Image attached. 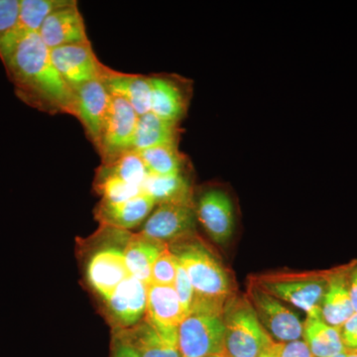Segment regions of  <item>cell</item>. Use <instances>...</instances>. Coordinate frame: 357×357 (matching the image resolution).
<instances>
[{
	"label": "cell",
	"mask_w": 357,
	"mask_h": 357,
	"mask_svg": "<svg viewBox=\"0 0 357 357\" xmlns=\"http://www.w3.org/2000/svg\"><path fill=\"white\" fill-rule=\"evenodd\" d=\"M0 59L26 105L52 115H72L73 89L59 74L38 33L16 27L0 38Z\"/></svg>",
	"instance_id": "6da1fadb"
},
{
	"label": "cell",
	"mask_w": 357,
	"mask_h": 357,
	"mask_svg": "<svg viewBox=\"0 0 357 357\" xmlns=\"http://www.w3.org/2000/svg\"><path fill=\"white\" fill-rule=\"evenodd\" d=\"M194 287L192 312L223 314L225 304L234 295L229 273L213 251L196 234L169 244Z\"/></svg>",
	"instance_id": "7a4b0ae2"
},
{
	"label": "cell",
	"mask_w": 357,
	"mask_h": 357,
	"mask_svg": "<svg viewBox=\"0 0 357 357\" xmlns=\"http://www.w3.org/2000/svg\"><path fill=\"white\" fill-rule=\"evenodd\" d=\"M130 236L126 230L100 225L93 238L98 244L86 258V278L103 303L130 276L126 260V248Z\"/></svg>",
	"instance_id": "3957f363"
},
{
	"label": "cell",
	"mask_w": 357,
	"mask_h": 357,
	"mask_svg": "<svg viewBox=\"0 0 357 357\" xmlns=\"http://www.w3.org/2000/svg\"><path fill=\"white\" fill-rule=\"evenodd\" d=\"M222 319V357H258L275 342L263 328L246 296L230 297L225 304Z\"/></svg>",
	"instance_id": "277c9868"
},
{
	"label": "cell",
	"mask_w": 357,
	"mask_h": 357,
	"mask_svg": "<svg viewBox=\"0 0 357 357\" xmlns=\"http://www.w3.org/2000/svg\"><path fill=\"white\" fill-rule=\"evenodd\" d=\"M252 282L277 299L309 314L321 310L328 287V270L264 274L253 277Z\"/></svg>",
	"instance_id": "5b68a950"
},
{
	"label": "cell",
	"mask_w": 357,
	"mask_h": 357,
	"mask_svg": "<svg viewBox=\"0 0 357 357\" xmlns=\"http://www.w3.org/2000/svg\"><path fill=\"white\" fill-rule=\"evenodd\" d=\"M178 335L182 357L222 356V314L192 312L178 326Z\"/></svg>",
	"instance_id": "8992f818"
},
{
	"label": "cell",
	"mask_w": 357,
	"mask_h": 357,
	"mask_svg": "<svg viewBox=\"0 0 357 357\" xmlns=\"http://www.w3.org/2000/svg\"><path fill=\"white\" fill-rule=\"evenodd\" d=\"M195 211L208 236L218 244H225L236 229V208L229 192L222 185H208L195 194Z\"/></svg>",
	"instance_id": "52a82bcc"
},
{
	"label": "cell",
	"mask_w": 357,
	"mask_h": 357,
	"mask_svg": "<svg viewBox=\"0 0 357 357\" xmlns=\"http://www.w3.org/2000/svg\"><path fill=\"white\" fill-rule=\"evenodd\" d=\"M245 296L263 328L276 342L286 344L303 337V323L285 303L270 295L252 281L248 284Z\"/></svg>",
	"instance_id": "ba28073f"
},
{
	"label": "cell",
	"mask_w": 357,
	"mask_h": 357,
	"mask_svg": "<svg viewBox=\"0 0 357 357\" xmlns=\"http://www.w3.org/2000/svg\"><path fill=\"white\" fill-rule=\"evenodd\" d=\"M139 115L126 100L112 96V107L98 150L102 164H109L133 151L134 135Z\"/></svg>",
	"instance_id": "9c48e42d"
},
{
	"label": "cell",
	"mask_w": 357,
	"mask_h": 357,
	"mask_svg": "<svg viewBox=\"0 0 357 357\" xmlns=\"http://www.w3.org/2000/svg\"><path fill=\"white\" fill-rule=\"evenodd\" d=\"M73 93L72 115L81 122L89 139L98 148L112 107V96L100 79L84 84Z\"/></svg>",
	"instance_id": "30bf717a"
},
{
	"label": "cell",
	"mask_w": 357,
	"mask_h": 357,
	"mask_svg": "<svg viewBox=\"0 0 357 357\" xmlns=\"http://www.w3.org/2000/svg\"><path fill=\"white\" fill-rule=\"evenodd\" d=\"M197 222L194 206L157 204L140 234L169 245L196 234Z\"/></svg>",
	"instance_id": "8fae6325"
},
{
	"label": "cell",
	"mask_w": 357,
	"mask_h": 357,
	"mask_svg": "<svg viewBox=\"0 0 357 357\" xmlns=\"http://www.w3.org/2000/svg\"><path fill=\"white\" fill-rule=\"evenodd\" d=\"M51 59L60 76L73 91L100 79L105 67L96 57L91 42L52 49Z\"/></svg>",
	"instance_id": "7c38bea8"
},
{
	"label": "cell",
	"mask_w": 357,
	"mask_h": 357,
	"mask_svg": "<svg viewBox=\"0 0 357 357\" xmlns=\"http://www.w3.org/2000/svg\"><path fill=\"white\" fill-rule=\"evenodd\" d=\"M151 81V112L167 121L184 119L192 98V82L178 75L157 74Z\"/></svg>",
	"instance_id": "4fadbf2b"
},
{
	"label": "cell",
	"mask_w": 357,
	"mask_h": 357,
	"mask_svg": "<svg viewBox=\"0 0 357 357\" xmlns=\"http://www.w3.org/2000/svg\"><path fill=\"white\" fill-rule=\"evenodd\" d=\"M148 285L129 276L117 286L105 302V311L114 330H128L146 314Z\"/></svg>",
	"instance_id": "5bb4252c"
},
{
	"label": "cell",
	"mask_w": 357,
	"mask_h": 357,
	"mask_svg": "<svg viewBox=\"0 0 357 357\" xmlns=\"http://www.w3.org/2000/svg\"><path fill=\"white\" fill-rule=\"evenodd\" d=\"M38 34L50 50L89 42L83 15L75 0L48 16Z\"/></svg>",
	"instance_id": "9a60e30c"
},
{
	"label": "cell",
	"mask_w": 357,
	"mask_h": 357,
	"mask_svg": "<svg viewBox=\"0 0 357 357\" xmlns=\"http://www.w3.org/2000/svg\"><path fill=\"white\" fill-rule=\"evenodd\" d=\"M178 328L156 325L144 317L137 325L122 331L140 357H182Z\"/></svg>",
	"instance_id": "2e32d148"
},
{
	"label": "cell",
	"mask_w": 357,
	"mask_h": 357,
	"mask_svg": "<svg viewBox=\"0 0 357 357\" xmlns=\"http://www.w3.org/2000/svg\"><path fill=\"white\" fill-rule=\"evenodd\" d=\"M352 262L328 270V283L321 305V317L328 325L340 328L356 312L349 291Z\"/></svg>",
	"instance_id": "e0dca14e"
},
{
	"label": "cell",
	"mask_w": 357,
	"mask_h": 357,
	"mask_svg": "<svg viewBox=\"0 0 357 357\" xmlns=\"http://www.w3.org/2000/svg\"><path fill=\"white\" fill-rule=\"evenodd\" d=\"M100 79L110 95L126 100L139 116L151 112L150 76L117 72L105 66Z\"/></svg>",
	"instance_id": "ac0fdd59"
},
{
	"label": "cell",
	"mask_w": 357,
	"mask_h": 357,
	"mask_svg": "<svg viewBox=\"0 0 357 357\" xmlns=\"http://www.w3.org/2000/svg\"><path fill=\"white\" fill-rule=\"evenodd\" d=\"M155 206L154 199L143 192L140 196L122 203L109 204L100 201L96 208L95 215L100 225L128 231L145 222Z\"/></svg>",
	"instance_id": "d6986e66"
},
{
	"label": "cell",
	"mask_w": 357,
	"mask_h": 357,
	"mask_svg": "<svg viewBox=\"0 0 357 357\" xmlns=\"http://www.w3.org/2000/svg\"><path fill=\"white\" fill-rule=\"evenodd\" d=\"M182 129L178 122L167 121L152 112L141 115L134 135L133 151L164 145H178Z\"/></svg>",
	"instance_id": "ffe728a7"
},
{
	"label": "cell",
	"mask_w": 357,
	"mask_h": 357,
	"mask_svg": "<svg viewBox=\"0 0 357 357\" xmlns=\"http://www.w3.org/2000/svg\"><path fill=\"white\" fill-rule=\"evenodd\" d=\"M303 337L314 357H331L347 351L340 328L326 323L321 310L307 314L303 323Z\"/></svg>",
	"instance_id": "44dd1931"
},
{
	"label": "cell",
	"mask_w": 357,
	"mask_h": 357,
	"mask_svg": "<svg viewBox=\"0 0 357 357\" xmlns=\"http://www.w3.org/2000/svg\"><path fill=\"white\" fill-rule=\"evenodd\" d=\"M168 244L142 234H131L126 248V260L130 276L149 286L152 268Z\"/></svg>",
	"instance_id": "7402d4cb"
},
{
	"label": "cell",
	"mask_w": 357,
	"mask_h": 357,
	"mask_svg": "<svg viewBox=\"0 0 357 357\" xmlns=\"http://www.w3.org/2000/svg\"><path fill=\"white\" fill-rule=\"evenodd\" d=\"M145 317L156 325L178 328L188 316L174 287L149 285Z\"/></svg>",
	"instance_id": "603a6c76"
},
{
	"label": "cell",
	"mask_w": 357,
	"mask_h": 357,
	"mask_svg": "<svg viewBox=\"0 0 357 357\" xmlns=\"http://www.w3.org/2000/svg\"><path fill=\"white\" fill-rule=\"evenodd\" d=\"M143 190L156 204L194 206V188L185 173L175 176L149 175Z\"/></svg>",
	"instance_id": "cb8c5ba5"
},
{
	"label": "cell",
	"mask_w": 357,
	"mask_h": 357,
	"mask_svg": "<svg viewBox=\"0 0 357 357\" xmlns=\"http://www.w3.org/2000/svg\"><path fill=\"white\" fill-rule=\"evenodd\" d=\"M148 172L154 176H175L185 174L188 159L177 145H164L137 152Z\"/></svg>",
	"instance_id": "d4e9b609"
},
{
	"label": "cell",
	"mask_w": 357,
	"mask_h": 357,
	"mask_svg": "<svg viewBox=\"0 0 357 357\" xmlns=\"http://www.w3.org/2000/svg\"><path fill=\"white\" fill-rule=\"evenodd\" d=\"M96 174L117 178L142 189L150 175L139 154L134 151L123 155L112 163L102 164Z\"/></svg>",
	"instance_id": "484cf974"
},
{
	"label": "cell",
	"mask_w": 357,
	"mask_h": 357,
	"mask_svg": "<svg viewBox=\"0 0 357 357\" xmlns=\"http://www.w3.org/2000/svg\"><path fill=\"white\" fill-rule=\"evenodd\" d=\"M70 2L72 0H20L17 28L38 33L48 16Z\"/></svg>",
	"instance_id": "4316f807"
},
{
	"label": "cell",
	"mask_w": 357,
	"mask_h": 357,
	"mask_svg": "<svg viewBox=\"0 0 357 357\" xmlns=\"http://www.w3.org/2000/svg\"><path fill=\"white\" fill-rule=\"evenodd\" d=\"M95 189L105 203L117 204L136 198L144 192L142 188L135 187L110 176L96 175Z\"/></svg>",
	"instance_id": "83f0119b"
},
{
	"label": "cell",
	"mask_w": 357,
	"mask_h": 357,
	"mask_svg": "<svg viewBox=\"0 0 357 357\" xmlns=\"http://www.w3.org/2000/svg\"><path fill=\"white\" fill-rule=\"evenodd\" d=\"M177 258L168 246L154 263L149 285L173 287L177 276Z\"/></svg>",
	"instance_id": "f1b7e54d"
},
{
	"label": "cell",
	"mask_w": 357,
	"mask_h": 357,
	"mask_svg": "<svg viewBox=\"0 0 357 357\" xmlns=\"http://www.w3.org/2000/svg\"><path fill=\"white\" fill-rule=\"evenodd\" d=\"M177 293L178 299H180L181 304L184 307L185 314L189 316L191 314L192 305H194L195 294L194 287H192L191 281L184 270V268L181 266L180 263L178 262L177 276H176L175 283L173 286Z\"/></svg>",
	"instance_id": "f546056e"
},
{
	"label": "cell",
	"mask_w": 357,
	"mask_h": 357,
	"mask_svg": "<svg viewBox=\"0 0 357 357\" xmlns=\"http://www.w3.org/2000/svg\"><path fill=\"white\" fill-rule=\"evenodd\" d=\"M20 0H0V38L17 27Z\"/></svg>",
	"instance_id": "4dcf8cb0"
},
{
	"label": "cell",
	"mask_w": 357,
	"mask_h": 357,
	"mask_svg": "<svg viewBox=\"0 0 357 357\" xmlns=\"http://www.w3.org/2000/svg\"><path fill=\"white\" fill-rule=\"evenodd\" d=\"M109 357H140L122 330H114Z\"/></svg>",
	"instance_id": "1f68e13d"
},
{
	"label": "cell",
	"mask_w": 357,
	"mask_h": 357,
	"mask_svg": "<svg viewBox=\"0 0 357 357\" xmlns=\"http://www.w3.org/2000/svg\"><path fill=\"white\" fill-rule=\"evenodd\" d=\"M342 342L347 352H357V312L340 328Z\"/></svg>",
	"instance_id": "d6a6232c"
},
{
	"label": "cell",
	"mask_w": 357,
	"mask_h": 357,
	"mask_svg": "<svg viewBox=\"0 0 357 357\" xmlns=\"http://www.w3.org/2000/svg\"><path fill=\"white\" fill-rule=\"evenodd\" d=\"M280 357H314L304 340L286 342L282 347Z\"/></svg>",
	"instance_id": "836d02e7"
},
{
	"label": "cell",
	"mask_w": 357,
	"mask_h": 357,
	"mask_svg": "<svg viewBox=\"0 0 357 357\" xmlns=\"http://www.w3.org/2000/svg\"><path fill=\"white\" fill-rule=\"evenodd\" d=\"M349 291H351L352 306L354 312H357V260L352 261L351 273H349Z\"/></svg>",
	"instance_id": "e575fe53"
},
{
	"label": "cell",
	"mask_w": 357,
	"mask_h": 357,
	"mask_svg": "<svg viewBox=\"0 0 357 357\" xmlns=\"http://www.w3.org/2000/svg\"><path fill=\"white\" fill-rule=\"evenodd\" d=\"M283 344H282V342H278L275 340L273 344L269 345L258 357H280Z\"/></svg>",
	"instance_id": "d590c367"
},
{
	"label": "cell",
	"mask_w": 357,
	"mask_h": 357,
	"mask_svg": "<svg viewBox=\"0 0 357 357\" xmlns=\"http://www.w3.org/2000/svg\"><path fill=\"white\" fill-rule=\"evenodd\" d=\"M347 356H349V352L345 351L342 352V354H337V356H333L331 357H347Z\"/></svg>",
	"instance_id": "8d00e7d4"
},
{
	"label": "cell",
	"mask_w": 357,
	"mask_h": 357,
	"mask_svg": "<svg viewBox=\"0 0 357 357\" xmlns=\"http://www.w3.org/2000/svg\"><path fill=\"white\" fill-rule=\"evenodd\" d=\"M347 357H357V352H349Z\"/></svg>",
	"instance_id": "74e56055"
},
{
	"label": "cell",
	"mask_w": 357,
	"mask_h": 357,
	"mask_svg": "<svg viewBox=\"0 0 357 357\" xmlns=\"http://www.w3.org/2000/svg\"><path fill=\"white\" fill-rule=\"evenodd\" d=\"M211 357H222V356H211Z\"/></svg>",
	"instance_id": "f35d334b"
}]
</instances>
